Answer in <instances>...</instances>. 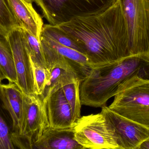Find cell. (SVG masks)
<instances>
[{"label":"cell","instance_id":"obj_1","mask_svg":"<svg viewBox=\"0 0 149 149\" xmlns=\"http://www.w3.org/2000/svg\"><path fill=\"white\" fill-rule=\"evenodd\" d=\"M58 26L77 42L92 68L131 56L127 26L119 0L102 13Z\"/></svg>","mask_w":149,"mask_h":149},{"label":"cell","instance_id":"obj_2","mask_svg":"<svg viewBox=\"0 0 149 149\" xmlns=\"http://www.w3.org/2000/svg\"><path fill=\"white\" fill-rule=\"evenodd\" d=\"M136 74L149 77V53L131 55L92 68L80 86L81 105L102 107L115 96L123 82Z\"/></svg>","mask_w":149,"mask_h":149},{"label":"cell","instance_id":"obj_3","mask_svg":"<svg viewBox=\"0 0 149 149\" xmlns=\"http://www.w3.org/2000/svg\"><path fill=\"white\" fill-rule=\"evenodd\" d=\"M109 109L149 128V77L136 74L118 87Z\"/></svg>","mask_w":149,"mask_h":149},{"label":"cell","instance_id":"obj_4","mask_svg":"<svg viewBox=\"0 0 149 149\" xmlns=\"http://www.w3.org/2000/svg\"><path fill=\"white\" fill-rule=\"evenodd\" d=\"M49 24L58 25L81 17L104 12L117 0H32Z\"/></svg>","mask_w":149,"mask_h":149},{"label":"cell","instance_id":"obj_5","mask_svg":"<svg viewBox=\"0 0 149 149\" xmlns=\"http://www.w3.org/2000/svg\"><path fill=\"white\" fill-rule=\"evenodd\" d=\"M73 128L75 141L84 149H121L113 127L101 112L81 116Z\"/></svg>","mask_w":149,"mask_h":149},{"label":"cell","instance_id":"obj_6","mask_svg":"<svg viewBox=\"0 0 149 149\" xmlns=\"http://www.w3.org/2000/svg\"><path fill=\"white\" fill-rule=\"evenodd\" d=\"M127 23L131 55L149 53V0H119Z\"/></svg>","mask_w":149,"mask_h":149},{"label":"cell","instance_id":"obj_7","mask_svg":"<svg viewBox=\"0 0 149 149\" xmlns=\"http://www.w3.org/2000/svg\"><path fill=\"white\" fill-rule=\"evenodd\" d=\"M48 125L42 100L36 94H24L23 112L19 134L13 140L16 148L33 149L43 129Z\"/></svg>","mask_w":149,"mask_h":149},{"label":"cell","instance_id":"obj_8","mask_svg":"<svg viewBox=\"0 0 149 149\" xmlns=\"http://www.w3.org/2000/svg\"><path fill=\"white\" fill-rule=\"evenodd\" d=\"M7 36L14 57L17 77L16 84L24 94H36L31 60L22 29L14 28L7 33Z\"/></svg>","mask_w":149,"mask_h":149},{"label":"cell","instance_id":"obj_9","mask_svg":"<svg viewBox=\"0 0 149 149\" xmlns=\"http://www.w3.org/2000/svg\"><path fill=\"white\" fill-rule=\"evenodd\" d=\"M101 108V112L113 127L121 149H138L149 138V128L120 115L106 106Z\"/></svg>","mask_w":149,"mask_h":149},{"label":"cell","instance_id":"obj_10","mask_svg":"<svg viewBox=\"0 0 149 149\" xmlns=\"http://www.w3.org/2000/svg\"><path fill=\"white\" fill-rule=\"evenodd\" d=\"M42 101L49 127L55 128L73 127L74 123L71 108L63 88L57 90Z\"/></svg>","mask_w":149,"mask_h":149},{"label":"cell","instance_id":"obj_11","mask_svg":"<svg viewBox=\"0 0 149 149\" xmlns=\"http://www.w3.org/2000/svg\"><path fill=\"white\" fill-rule=\"evenodd\" d=\"M33 149H84L74 139L73 127L44 128L33 145Z\"/></svg>","mask_w":149,"mask_h":149},{"label":"cell","instance_id":"obj_12","mask_svg":"<svg viewBox=\"0 0 149 149\" xmlns=\"http://www.w3.org/2000/svg\"><path fill=\"white\" fill-rule=\"evenodd\" d=\"M8 1L20 28L40 41L43 23L40 16L33 8L32 3L24 0H8Z\"/></svg>","mask_w":149,"mask_h":149},{"label":"cell","instance_id":"obj_13","mask_svg":"<svg viewBox=\"0 0 149 149\" xmlns=\"http://www.w3.org/2000/svg\"><path fill=\"white\" fill-rule=\"evenodd\" d=\"M0 88L2 98L13 120V142L14 138L19 134L22 126L24 94L18 86L13 82L1 84Z\"/></svg>","mask_w":149,"mask_h":149},{"label":"cell","instance_id":"obj_14","mask_svg":"<svg viewBox=\"0 0 149 149\" xmlns=\"http://www.w3.org/2000/svg\"><path fill=\"white\" fill-rule=\"evenodd\" d=\"M0 66L9 82L17 83L14 57L7 34L0 30Z\"/></svg>","mask_w":149,"mask_h":149},{"label":"cell","instance_id":"obj_15","mask_svg":"<svg viewBox=\"0 0 149 149\" xmlns=\"http://www.w3.org/2000/svg\"><path fill=\"white\" fill-rule=\"evenodd\" d=\"M49 70L50 72L49 81L42 94L39 96L42 101L65 85L72 83L76 80H81L75 73L70 71L58 67Z\"/></svg>","mask_w":149,"mask_h":149},{"label":"cell","instance_id":"obj_16","mask_svg":"<svg viewBox=\"0 0 149 149\" xmlns=\"http://www.w3.org/2000/svg\"><path fill=\"white\" fill-rule=\"evenodd\" d=\"M13 120L3 102L0 88V149H16L13 143Z\"/></svg>","mask_w":149,"mask_h":149},{"label":"cell","instance_id":"obj_17","mask_svg":"<svg viewBox=\"0 0 149 149\" xmlns=\"http://www.w3.org/2000/svg\"><path fill=\"white\" fill-rule=\"evenodd\" d=\"M57 42L58 43L83 53V51L77 42L58 25L47 24L43 26L41 35Z\"/></svg>","mask_w":149,"mask_h":149},{"label":"cell","instance_id":"obj_18","mask_svg":"<svg viewBox=\"0 0 149 149\" xmlns=\"http://www.w3.org/2000/svg\"><path fill=\"white\" fill-rule=\"evenodd\" d=\"M81 83L79 80H76L62 87L65 98L71 108L74 123L81 117V109L82 105L80 95V86Z\"/></svg>","mask_w":149,"mask_h":149},{"label":"cell","instance_id":"obj_19","mask_svg":"<svg viewBox=\"0 0 149 149\" xmlns=\"http://www.w3.org/2000/svg\"><path fill=\"white\" fill-rule=\"evenodd\" d=\"M26 47L31 59L47 69L40 41L33 35L22 29Z\"/></svg>","mask_w":149,"mask_h":149},{"label":"cell","instance_id":"obj_20","mask_svg":"<svg viewBox=\"0 0 149 149\" xmlns=\"http://www.w3.org/2000/svg\"><path fill=\"white\" fill-rule=\"evenodd\" d=\"M20 27L8 0H0V30L7 34L14 28Z\"/></svg>","mask_w":149,"mask_h":149},{"label":"cell","instance_id":"obj_21","mask_svg":"<svg viewBox=\"0 0 149 149\" xmlns=\"http://www.w3.org/2000/svg\"><path fill=\"white\" fill-rule=\"evenodd\" d=\"M31 60L35 82L36 94L41 96L48 84L49 71L41 65Z\"/></svg>","mask_w":149,"mask_h":149},{"label":"cell","instance_id":"obj_22","mask_svg":"<svg viewBox=\"0 0 149 149\" xmlns=\"http://www.w3.org/2000/svg\"><path fill=\"white\" fill-rule=\"evenodd\" d=\"M138 149H149V138L141 144Z\"/></svg>","mask_w":149,"mask_h":149},{"label":"cell","instance_id":"obj_23","mask_svg":"<svg viewBox=\"0 0 149 149\" xmlns=\"http://www.w3.org/2000/svg\"><path fill=\"white\" fill-rule=\"evenodd\" d=\"M4 79H7V78L0 66V84H1V81Z\"/></svg>","mask_w":149,"mask_h":149},{"label":"cell","instance_id":"obj_24","mask_svg":"<svg viewBox=\"0 0 149 149\" xmlns=\"http://www.w3.org/2000/svg\"><path fill=\"white\" fill-rule=\"evenodd\" d=\"M27 2L30 3H32V0H24Z\"/></svg>","mask_w":149,"mask_h":149}]
</instances>
